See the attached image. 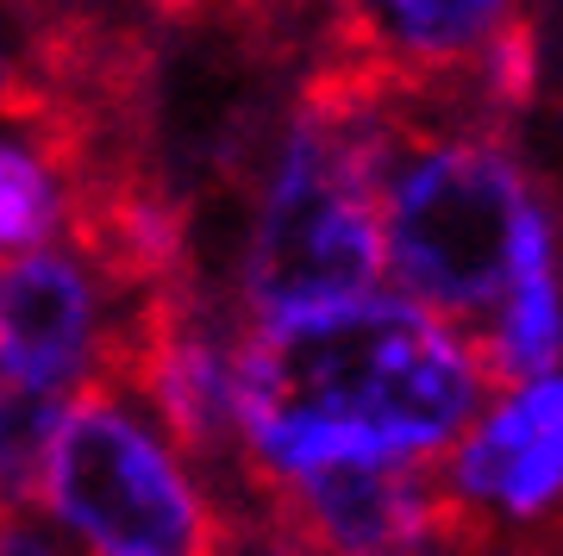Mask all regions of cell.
I'll use <instances>...</instances> for the list:
<instances>
[{
    "mask_svg": "<svg viewBox=\"0 0 563 556\" xmlns=\"http://www.w3.org/2000/svg\"><path fill=\"white\" fill-rule=\"evenodd\" d=\"M151 7H163V13H181V7H201V0H151Z\"/></svg>",
    "mask_w": 563,
    "mask_h": 556,
    "instance_id": "5bb4252c",
    "label": "cell"
},
{
    "mask_svg": "<svg viewBox=\"0 0 563 556\" xmlns=\"http://www.w3.org/2000/svg\"><path fill=\"white\" fill-rule=\"evenodd\" d=\"M432 469L457 532L551 525L563 513V363L488 381V394Z\"/></svg>",
    "mask_w": 563,
    "mask_h": 556,
    "instance_id": "5b68a950",
    "label": "cell"
},
{
    "mask_svg": "<svg viewBox=\"0 0 563 556\" xmlns=\"http://www.w3.org/2000/svg\"><path fill=\"white\" fill-rule=\"evenodd\" d=\"M107 281L76 251H13L0 257V388L69 400L101 376L113 307Z\"/></svg>",
    "mask_w": 563,
    "mask_h": 556,
    "instance_id": "52a82bcc",
    "label": "cell"
},
{
    "mask_svg": "<svg viewBox=\"0 0 563 556\" xmlns=\"http://www.w3.org/2000/svg\"><path fill=\"white\" fill-rule=\"evenodd\" d=\"M44 525L88 556H225L232 519L201 463L163 432L139 394L88 376L69 394L38 469Z\"/></svg>",
    "mask_w": 563,
    "mask_h": 556,
    "instance_id": "277c9868",
    "label": "cell"
},
{
    "mask_svg": "<svg viewBox=\"0 0 563 556\" xmlns=\"http://www.w3.org/2000/svg\"><path fill=\"white\" fill-rule=\"evenodd\" d=\"M401 81L344 63L295 100L263 163L239 257V319H288L383 288V157L401 120Z\"/></svg>",
    "mask_w": 563,
    "mask_h": 556,
    "instance_id": "7a4b0ae2",
    "label": "cell"
},
{
    "mask_svg": "<svg viewBox=\"0 0 563 556\" xmlns=\"http://www.w3.org/2000/svg\"><path fill=\"white\" fill-rule=\"evenodd\" d=\"M558 556H563V551H558Z\"/></svg>",
    "mask_w": 563,
    "mask_h": 556,
    "instance_id": "9a60e30c",
    "label": "cell"
},
{
    "mask_svg": "<svg viewBox=\"0 0 563 556\" xmlns=\"http://www.w3.org/2000/svg\"><path fill=\"white\" fill-rule=\"evenodd\" d=\"M38 81V69H32V57H25V44H13V38H0V120L13 113L25 100V88Z\"/></svg>",
    "mask_w": 563,
    "mask_h": 556,
    "instance_id": "4fadbf2b",
    "label": "cell"
},
{
    "mask_svg": "<svg viewBox=\"0 0 563 556\" xmlns=\"http://www.w3.org/2000/svg\"><path fill=\"white\" fill-rule=\"evenodd\" d=\"M457 88H470V100H476L483 113H495V120L532 107V100H539V44H532L526 20L507 25L495 44H483V57L463 69Z\"/></svg>",
    "mask_w": 563,
    "mask_h": 556,
    "instance_id": "8fae6325",
    "label": "cell"
},
{
    "mask_svg": "<svg viewBox=\"0 0 563 556\" xmlns=\"http://www.w3.org/2000/svg\"><path fill=\"white\" fill-rule=\"evenodd\" d=\"M488 381L476 332L388 281L313 313L239 319L232 457L257 494L325 463H439Z\"/></svg>",
    "mask_w": 563,
    "mask_h": 556,
    "instance_id": "6da1fadb",
    "label": "cell"
},
{
    "mask_svg": "<svg viewBox=\"0 0 563 556\" xmlns=\"http://www.w3.org/2000/svg\"><path fill=\"white\" fill-rule=\"evenodd\" d=\"M539 207V181L495 113L451 100V88H407L376 188L388 288L476 325Z\"/></svg>",
    "mask_w": 563,
    "mask_h": 556,
    "instance_id": "3957f363",
    "label": "cell"
},
{
    "mask_svg": "<svg viewBox=\"0 0 563 556\" xmlns=\"http://www.w3.org/2000/svg\"><path fill=\"white\" fill-rule=\"evenodd\" d=\"M0 556H69L63 537L51 525H32V519H0Z\"/></svg>",
    "mask_w": 563,
    "mask_h": 556,
    "instance_id": "7c38bea8",
    "label": "cell"
},
{
    "mask_svg": "<svg viewBox=\"0 0 563 556\" xmlns=\"http://www.w3.org/2000/svg\"><path fill=\"white\" fill-rule=\"evenodd\" d=\"M351 63L401 88H457L507 25L526 20V0H332Z\"/></svg>",
    "mask_w": 563,
    "mask_h": 556,
    "instance_id": "ba28073f",
    "label": "cell"
},
{
    "mask_svg": "<svg viewBox=\"0 0 563 556\" xmlns=\"http://www.w3.org/2000/svg\"><path fill=\"white\" fill-rule=\"evenodd\" d=\"M63 163L57 151L20 120H0V257L38 251L63 232Z\"/></svg>",
    "mask_w": 563,
    "mask_h": 556,
    "instance_id": "30bf717a",
    "label": "cell"
},
{
    "mask_svg": "<svg viewBox=\"0 0 563 556\" xmlns=\"http://www.w3.org/2000/svg\"><path fill=\"white\" fill-rule=\"evenodd\" d=\"M282 556H444L457 519L432 463H325L263 488Z\"/></svg>",
    "mask_w": 563,
    "mask_h": 556,
    "instance_id": "8992f818",
    "label": "cell"
},
{
    "mask_svg": "<svg viewBox=\"0 0 563 556\" xmlns=\"http://www.w3.org/2000/svg\"><path fill=\"white\" fill-rule=\"evenodd\" d=\"M470 332L483 344V363L495 381L563 363V232L551 200L526 219L501 294L488 300V313Z\"/></svg>",
    "mask_w": 563,
    "mask_h": 556,
    "instance_id": "9c48e42d",
    "label": "cell"
}]
</instances>
